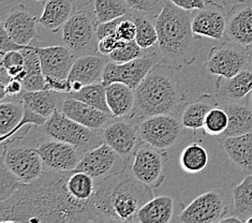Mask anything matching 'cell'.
<instances>
[{
  "instance_id": "1",
  "label": "cell",
  "mask_w": 252,
  "mask_h": 223,
  "mask_svg": "<svg viewBox=\"0 0 252 223\" xmlns=\"http://www.w3.org/2000/svg\"><path fill=\"white\" fill-rule=\"evenodd\" d=\"M95 190L97 183L85 172L44 170L0 202V223L94 222Z\"/></svg>"
},
{
  "instance_id": "13",
  "label": "cell",
  "mask_w": 252,
  "mask_h": 223,
  "mask_svg": "<svg viewBox=\"0 0 252 223\" xmlns=\"http://www.w3.org/2000/svg\"><path fill=\"white\" fill-rule=\"evenodd\" d=\"M227 205L223 194L207 191L195 197L175 219L181 223H215L227 216Z\"/></svg>"
},
{
  "instance_id": "18",
  "label": "cell",
  "mask_w": 252,
  "mask_h": 223,
  "mask_svg": "<svg viewBox=\"0 0 252 223\" xmlns=\"http://www.w3.org/2000/svg\"><path fill=\"white\" fill-rule=\"evenodd\" d=\"M223 40L247 49H252V7L245 1L227 11Z\"/></svg>"
},
{
  "instance_id": "15",
  "label": "cell",
  "mask_w": 252,
  "mask_h": 223,
  "mask_svg": "<svg viewBox=\"0 0 252 223\" xmlns=\"http://www.w3.org/2000/svg\"><path fill=\"white\" fill-rule=\"evenodd\" d=\"M102 137L103 143L129 161L143 142L137 124L128 118H114L102 130Z\"/></svg>"
},
{
  "instance_id": "11",
  "label": "cell",
  "mask_w": 252,
  "mask_h": 223,
  "mask_svg": "<svg viewBox=\"0 0 252 223\" xmlns=\"http://www.w3.org/2000/svg\"><path fill=\"white\" fill-rule=\"evenodd\" d=\"M1 160L24 184L34 182L44 172L37 149L25 144L9 146L7 143H1Z\"/></svg>"
},
{
  "instance_id": "39",
  "label": "cell",
  "mask_w": 252,
  "mask_h": 223,
  "mask_svg": "<svg viewBox=\"0 0 252 223\" xmlns=\"http://www.w3.org/2000/svg\"><path fill=\"white\" fill-rule=\"evenodd\" d=\"M24 183L12 173L1 160L0 164V202L7 200Z\"/></svg>"
},
{
  "instance_id": "52",
  "label": "cell",
  "mask_w": 252,
  "mask_h": 223,
  "mask_svg": "<svg viewBox=\"0 0 252 223\" xmlns=\"http://www.w3.org/2000/svg\"><path fill=\"white\" fill-rule=\"evenodd\" d=\"M245 1H248V0H222V4L224 5L225 9H231L234 5H236L238 3H242Z\"/></svg>"
},
{
  "instance_id": "55",
  "label": "cell",
  "mask_w": 252,
  "mask_h": 223,
  "mask_svg": "<svg viewBox=\"0 0 252 223\" xmlns=\"http://www.w3.org/2000/svg\"><path fill=\"white\" fill-rule=\"evenodd\" d=\"M245 223H252V216L251 217H249V218L246 220V222Z\"/></svg>"
},
{
  "instance_id": "20",
  "label": "cell",
  "mask_w": 252,
  "mask_h": 223,
  "mask_svg": "<svg viewBox=\"0 0 252 223\" xmlns=\"http://www.w3.org/2000/svg\"><path fill=\"white\" fill-rule=\"evenodd\" d=\"M61 111L74 122L94 130H103L114 119L110 114L97 107L68 97L63 100Z\"/></svg>"
},
{
  "instance_id": "44",
  "label": "cell",
  "mask_w": 252,
  "mask_h": 223,
  "mask_svg": "<svg viewBox=\"0 0 252 223\" xmlns=\"http://www.w3.org/2000/svg\"><path fill=\"white\" fill-rule=\"evenodd\" d=\"M125 43H127V42H125L119 38L116 32L107 35V37L99 40L98 42L99 55L107 57L109 55H111L114 51H116L117 49H119V47L123 46Z\"/></svg>"
},
{
  "instance_id": "30",
  "label": "cell",
  "mask_w": 252,
  "mask_h": 223,
  "mask_svg": "<svg viewBox=\"0 0 252 223\" xmlns=\"http://www.w3.org/2000/svg\"><path fill=\"white\" fill-rule=\"evenodd\" d=\"M24 56H25V70L26 76L24 78L23 86L24 90L28 92H38V90L47 89L45 76L43 74L41 67V62L39 54L35 50V45H28L26 49L22 50Z\"/></svg>"
},
{
  "instance_id": "14",
  "label": "cell",
  "mask_w": 252,
  "mask_h": 223,
  "mask_svg": "<svg viewBox=\"0 0 252 223\" xmlns=\"http://www.w3.org/2000/svg\"><path fill=\"white\" fill-rule=\"evenodd\" d=\"M35 149L43 162L44 170L54 172L75 170L84 155L83 150L77 147L54 138L40 142Z\"/></svg>"
},
{
  "instance_id": "25",
  "label": "cell",
  "mask_w": 252,
  "mask_h": 223,
  "mask_svg": "<svg viewBox=\"0 0 252 223\" xmlns=\"http://www.w3.org/2000/svg\"><path fill=\"white\" fill-rule=\"evenodd\" d=\"M219 105L224 108L229 116L227 129L219 138L237 136L252 132V107L250 104L241 103V101H219Z\"/></svg>"
},
{
  "instance_id": "47",
  "label": "cell",
  "mask_w": 252,
  "mask_h": 223,
  "mask_svg": "<svg viewBox=\"0 0 252 223\" xmlns=\"http://www.w3.org/2000/svg\"><path fill=\"white\" fill-rule=\"evenodd\" d=\"M27 46L21 45L19 43H16L15 41L12 40L9 37L7 32L4 30V28L1 26V32H0V53H1V56L4 55L5 53L11 52V51H22L24 49H26Z\"/></svg>"
},
{
  "instance_id": "24",
  "label": "cell",
  "mask_w": 252,
  "mask_h": 223,
  "mask_svg": "<svg viewBox=\"0 0 252 223\" xmlns=\"http://www.w3.org/2000/svg\"><path fill=\"white\" fill-rule=\"evenodd\" d=\"M65 97H67V94L57 93L51 89L38 90V92L23 90L16 100H21L24 105L32 108L41 116L50 118L54 112L62 110L63 102Z\"/></svg>"
},
{
  "instance_id": "8",
  "label": "cell",
  "mask_w": 252,
  "mask_h": 223,
  "mask_svg": "<svg viewBox=\"0 0 252 223\" xmlns=\"http://www.w3.org/2000/svg\"><path fill=\"white\" fill-rule=\"evenodd\" d=\"M129 165V160L103 143L84 153L75 170L85 172L95 180V183H99L127 171Z\"/></svg>"
},
{
  "instance_id": "41",
  "label": "cell",
  "mask_w": 252,
  "mask_h": 223,
  "mask_svg": "<svg viewBox=\"0 0 252 223\" xmlns=\"http://www.w3.org/2000/svg\"><path fill=\"white\" fill-rule=\"evenodd\" d=\"M47 119L49 118L41 116L40 114L35 113L34 111L32 110V108H29L28 106L24 105V115H23L21 123L17 125L15 128L10 132V133L1 135V137H0V142L3 143V142H7V141L11 140V137H14V135L17 133V132H19L22 128H24V127H26V126H35L40 128V127L44 126Z\"/></svg>"
},
{
  "instance_id": "17",
  "label": "cell",
  "mask_w": 252,
  "mask_h": 223,
  "mask_svg": "<svg viewBox=\"0 0 252 223\" xmlns=\"http://www.w3.org/2000/svg\"><path fill=\"white\" fill-rule=\"evenodd\" d=\"M38 17L33 15L25 4H17L11 8L8 15L2 20L1 26L12 40L27 46L38 38Z\"/></svg>"
},
{
  "instance_id": "35",
  "label": "cell",
  "mask_w": 252,
  "mask_h": 223,
  "mask_svg": "<svg viewBox=\"0 0 252 223\" xmlns=\"http://www.w3.org/2000/svg\"><path fill=\"white\" fill-rule=\"evenodd\" d=\"M131 12L125 0H94V13L98 24L129 15Z\"/></svg>"
},
{
  "instance_id": "7",
  "label": "cell",
  "mask_w": 252,
  "mask_h": 223,
  "mask_svg": "<svg viewBox=\"0 0 252 223\" xmlns=\"http://www.w3.org/2000/svg\"><path fill=\"white\" fill-rule=\"evenodd\" d=\"M137 128L143 142L160 150L176 146L186 134L181 119L173 114H159L144 118L137 123Z\"/></svg>"
},
{
  "instance_id": "22",
  "label": "cell",
  "mask_w": 252,
  "mask_h": 223,
  "mask_svg": "<svg viewBox=\"0 0 252 223\" xmlns=\"http://www.w3.org/2000/svg\"><path fill=\"white\" fill-rule=\"evenodd\" d=\"M218 144L234 164L246 174H252V132L218 138Z\"/></svg>"
},
{
  "instance_id": "6",
  "label": "cell",
  "mask_w": 252,
  "mask_h": 223,
  "mask_svg": "<svg viewBox=\"0 0 252 223\" xmlns=\"http://www.w3.org/2000/svg\"><path fill=\"white\" fill-rule=\"evenodd\" d=\"M98 22L91 11L82 9L72 14L63 28V41L77 57L98 53Z\"/></svg>"
},
{
  "instance_id": "5",
  "label": "cell",
  "mask_w": 252,
  "mask_h": 223,
  "mask_svg": "<svg viewBox=\"0 0 252 223\" xmlns=\"http://www.w3.org/2000/svg\"><path fill=\"white\" fill-rule=\"evenodd\" d=\"M40 128L49 138L69 143L84 153L103 144L102 130L91 129L76 123L59 110L54 112Z\"/></svg>"
},
{
  "instance_id": "43",
  "label": "cell",
  "mask_w": 252,
  "mask_h": 223,
  "mask_svg": "<svg viewBox=\"0 0 252 223\" xmlns=\"http://www.w3.org/2000/svg\"><path fill=\"white\" fill-rule=\"evenodd\" d=\"M130 14L126 15L124 19L119 22L116 29L117 35L125 42L133 41L135 40L136 37V25Z\"/></svg>"
},
{
  "instance_id": "51",
  "label": "cell",
  "mask_w": 252,
  "mask_h": 223,
  "mask_svg": "<svg viewBox=\"0 0 252 223\" xmlns=\"http://www.w3.org/2000/svg\"><path fill=\"white\" fill-rule=\"evenodd\" d=\"M219 223H244L241 218H238L236 215H230L225 216L224 218H222Z\"/></svg>"
},
{
  "instance_id": "29",
  "label": "cell",
  "mask_w": 252,
  "mask_h": 223,
  "mask_svg": "<svg viewBox=\"0 0 252 223\" xmlns=\"http://www.w3.org/2000/svg\"><path fill=\"white\" fill-rule=\"evenodd\" d=\"M174 200L171 196H154L137 213L135 222L169 223L173 219Z\"/></svg>"
},
{
  "instance_id": "40",
  "label": "cell",
  "mask_w": 252,
  "mask_h": 223,
  "mask_svg": "<svg viewBox=\"0 0 252 223\" xmlns=\"http://www.w3.org/2000/svg\"><path fill=\"white\" fill-rule=\"evenodd\" d=\"M143 55V49L136 43V41H130L125 43L123 46L119 47L116 51H114L111 55H109L110 62L117 63V64H124L131 62L136 58H140Z\"/></svg>"
},
{
  "instance_id": "16",
  "label": "cell",
  "mask_w": 252,
  "mask_h": 223,
  "mask_svg": "<svg viewBox=\"0 0 252 223\" xmlns=\"http://www.w3.org/2000/svg\"><path fill=\"white\" fill-rule=\"evenodd\" d=\"M194 12L191 26L195 35L218 41L223 40L227 20V12L223 4L215 0H207L205 7Z\"/></svg>"
},
{
  "instance_id": "34",
  "label": "cell",
  "mask_w": 252,
  "mask_h": 223,
  "mask_svg": "<svg viewBox=\"0 0 252 223\" xmlns=\"http://www.w3.org/2000/svg\"><path fill=\"white\" fill-rule=\"evenodd\" d=\"M67 97L85 102V103L112 115L106 101V89L102 83L85 85L79 92H71L67 94Z\"/></svg>"
},
{
  "instance_id": "10",
  "label": "cell",
  "mask_w": 252,
  "mask_h": 223,
  "mask_svg": "<svg viewBox=\"0 0 252 223\" xmlns=\"http://www.w3.org/2000/svg\"><path fill=\"white\" fill-rule=\"evenodd\" d=\"M166 160L164 150L142 142L130 160L129 171L141 183L157 189L164 180L163 168Z\"/></svg>"
},
{
  "instance_id": "4",
  "label": "cell",
  "mask_w": 252,
  "mask_h": 223,
  "mask_svg": "<svg viewBox=\"0 0 252 223\" xmlns=\"http://www.w3.org/2000/svg\"><path fill=\"white\" fill-rule=\"evenodd\" d=\"M110 179V203L114 222H135L137 213L155 196L154 189L125 171Z\"/></svg>"
},
{
  "instance_id": "33",
  "label": "cell",
  "mask_w": 252,
  "mask_h": 223,
  "mask_svg": "<svg viewBox=\"0 0 252 223\" xmlns=\"http://www.w3.org/2000/svg\"><path fill=\"white\" fill-rule=\"evenodd\" d=\"M131 17L136 25L135 41L143 50H149L158 43V32L155 17L132 11Z\"/></svg>"
},
{
  "instance_id": "48",
  "label": "cell",
  "mask_w": 252,
  "mask_h": 223,
  "mask_svg": "<svg viewBox=\"0 0 252 223\" xmlns=\"http://www.w3.org/2000/svg\"><path fill=\"white\" fill-rule=\"evenodd\" d=\"M124 17L125 16L119 17V19L113 20V21H109V22H105V23L98 24V26H97L98 40H101V39L107 37V35L115 33L119 22H121L124 19Z\"/></svg>"
},
{
  "instance_id": "56",
  "label": "cell",
  "mask_w": 252,
  "mask_h": 223,
  "mask_svg": "<svg viewBox=\"0 0 252 223\" xmlns=\"http://www.w3.org/2000/svg\"><path fill=\"white\" fill-rule=\"evenodd\" d=\"M34 1H42V2H45L46 0H34Z\"/></svg>"
},
{
  "instance_id": "32",
  "label": "cell",
  "mask_w": 252,
  "mask_h": 223,
  "mask_svg": "<svg viewBox=\"0 0 252 223\" xmlns=\"http://www.w3.org/2000/svg\"><path fill=\"white\" fill-rule=\"evenodd\" d=\"M233 214L244 223L252 216V174L233 188Z\"/></svg>"
},
{
  "instance_id": "12",
  "label": "cell",
  "mask_w": 252,
  "mask_h": 223,
  "mask_svg": "<svg viewBox=\"0 0 252 223\" xmlns=\"http://www.w3.org/2000/svg\"><path fill=\"white\" fill-rule=\"evenodd\" d=\"M159 54L152 53L124 64L109 62L104 70L102 84L106 86L109 84L118 82L126 84L135 90L152 69L159 63Z\"/></svg>"
},
{
  "instance_id": "27",
  "label": "cell",
  "mask_w": 252,
  "mask_h": 223,
  "mask_svg": "<svg viewBox=\"0 0 252 223\" xmlns=\"http://www.w3.org/2000/svg\"><path fill=\"white\" fill-rule=\"evenodd\" d=\"M73 10L75 9L72 0H46L39 24L49 32L57 33L70 20Z\"/></svg>"
},
{
  "instance_id": "53",
  "label": "cell",
  "mask_w": 252,
  "mask_h": 223,
  "mask_svg": "<svg viewBox=\"0 0 252 223\" xmlns=\"http://www.w3.org/2000/svg\"><path fill=\"white\" fill-rule=\"evenodd\" d=\"M249 69L252 71V49L250 52V62H249Z\"/></svg>"
},
{
  "instance_id": "45",
  "label": "cell",
  "mask_w": 252,
  "mask_h": 223,
  "mask_svg": "<svg viewBox=\"0 0 252 223\" xmlns=\"http://www.w3.org/2000/svg\"><path fill=\"white\" fill-rule=\"evenodd\" d=\"M23 83L19 80H16V78H11L4 86H1V97L0 98H1V101L5 100V98L16 100L17 97L23 93Z\"/></svg>"
},
{
  "instance_id": "36",
  "label": "cell",
  "mask_w": 252,
  "mask_h": 223,
  "mask_svg": "<svg viewBox=\"0 0 252 223\" xmlns=\"http://www.w3.org/2000/svg\"><path fill=\"white\" fill-rule=\"evenodd\" d=\"M24 115V103L21 100L1 101L0 104V134L4 135L21 123Z\"/></svg>"
},
{
  "instance_id": "49",
  "label": "cell",
  "mask_w": 252,
  "mask_h": 223,
  "mask_svg": "<svg viewBox=\"0 0 252 223\" xmlns=\"http://www.w3.org/2000/svg\"><path fill=\"white\" fill-rule=\"evenodd\" d=\"M176 7L186 11H197L205 7L207 0H170Z\"/></svg>"
},
{
  "instance_id": "3",
  "label": "cell",
  "mask_w": 252,
  "mask_h": 223,
  "mask_svg": "<svg viewBox=\"0 0 252 223\" xmlns=\"http://www.w3.org/2000/svg\"><path fill=\"white\" fill-rule=\"evenodd\" d=\"M176 71L161 63L156 64L135 89L133 111L127 118L137 124L159 114L181 116L188 104V89Z\"/></svg>"
},
{
  "instance_id": "46",
  "label": "cell",
  "mask_w": 252,
  "mask_h": 223,
  "mask_svg": "<svg viewBox=\"0 0 252 223\" xmlns=\"http://www.w3.org/2000/svg\"><path fill=\"white\" fill-rule=\"evenodd\" d=\"M47 89L54 90V92L69 94L72 92V85L69 78H59L54 76H45Z\"/></svg>"
},
{
  "instance_id": "2",
  "label": "cell",
  "mask_w": 252,
  "mask_h": 223,
  "mask_svg": "<svg viewBox=\"0 0 252 223\" xmlns=\"http://www.w3.org/2000/svg\"><path fill=\"white\" fill-rule=\"evenodd\" d=\"M194 11H186L166 0L163 9L156 16L158 32L159 63L181 70L195 63L203 40L192 32Z\"/></svg>"
},
{
  "instance_id": "26",
  "label": "cell",
  "mask_w": 252,
  "mask_h": 223,
  "mask_svg": "<svg viewBox=\"0 0 252 223\" xmlns=\"http://www.w3.org/2000/svg\"><path fill=\"white\" fill-rule=\"evenodd\" d=\"M106 101L114 118H127L133 111L135 90L123 83H112L105 86Z\"/></svg>"
},
{
  "instance_id": "42",
  "label": "cell",
  "mask_w": 252,
  "mask_h": 223,
  "mask_svg": "<svg viewBox=\"0 0 252 223\" xmlns=\"http://www.w3.org/2000/svg\"><path fill=\"white\" fill-rule=\"evenodd\" d=\"M132 11L153 16L156 19L163 9L166 0H125Z\"/></svg>"
},
{
  "instance_id": "54",
  "label": "cell",
  "mask_w": 252,
  "mask_h": 223,
  "mask_svg": "<svg viewBox=\"0 0 252 223\" xmlns=\"http://www.w3.org/2000/svg\"><path fill=\"white\" fill-rule=\"evenodd\" d=\"M249 96H250V98H249V104H250V106L252 107V92L250 93Z\"/></svg>"
},
{
  "instance_id": "21",
  "label": "cell",
  "mask_w": 252,
  "mask_h": 223,
  "mask_svg": "<svg viewBox=\"0 0 252 223\" xmlns=\"http://www.w3.org/2000/svg\"><path fill=\"white\" fill-rule=\"evenodd\" d=\"M105 57L95 54L77 57L68 76L70 82H79L84 86L102 83L105 67L110 62Z\"/></svg>"
},
{
  "instance_id": "19",
  "label": "cell",
  "mask_w": 252,
  "mask_h": 223,
  "mask_svg": "<svg viewBox=\"0 0 252 223\" xmlns=\"http://www.w3.org/2000/svg\"><path fill=\"white\" fill-rule=\"evenodd\" d=\"M34 45L39 54L44 76L68 78L72 65L77 58L68 46L54 45L42 47L38 44V39H35Z\"/></svg>"
},
{
  "instance_id": "38",
  "label": "cell",
  "mask_w": 252,
  "mask_h": 223,
  "mask_svg": "<svg viewBox=\"0 0 252 223\" xmlns=\"http://www.w3.org/2000/svg\"><path fill=\"white\" fill-rule=\"evenodd\" d=\"M1 67L5 69L11 78L21 82L26 76L25 56L22 51H11L1 56Z\"/></svg>"
},
{
  "instance_id": "9",
  "label": "cell",
  "mask_w": 252,
  "mask_h": 223,
  "mask_svg": "<svg viewBox=\"0 0 252 223\" xmlns=\"http://www.w3.org/2000/svg\"><path fill=\"white\" fill-rule=\"evenodd\" d=\"M251 49L225 42L215 46L204 64V71L208 75L229 78L239 72L249 69Z\"/></svg>"
},
{
  "instance_id": "31",
  "label": "cell",
  "mask_w": 252,
  "mask_h": 223,
  "mask_svg": "<svg viewBox=\"0 0 252 223\" xmlns=\"http://www.w3.org/2000/svg\"><path fill=\"white\" fill-rule=\"evenodd\" d=\"M209 156L206 148L200 143L193 142L186 146L179 156V164L186 173L197 174L205 170Z\"/></svg>"
},
{
  "instance_id": "28",
  "label": "cell",
  "mask_w": 252,
  "mask_h": 223,
  "mask_svg": "<svg viewBox=\"0 0 252 223\" xmlns=\"http://www.w3.org/2000/svg\"><path fill=\"white\" fill-rule=\"evenodd\" d=\"M219 105L218 98L213 95H203L199 99L190 102L181 114V122L187 130L203 129L208 112Z\"/></svg>"
},
{
  "instance_id": "23",
  "label": "cell",
  "mask_w": 252,
  "mask_h": 223,
  "mask_svg": "<svg viewBox=\"0 0 252 223\" xmlns=\"http://www.w3.org/2000/svg\"><path fill=\"white\" fill-rule=\"evenodd\" d=\"M252 92V71L245 69L229 78L217 77L216 97L219 101H242Z\"/></svg>"
},
{
  "instance_id": "37",
  "label": "cell",
  "mask_w": 252,
  "mask_h": 223,
  "mask_svg": "<svg viewBox=\"0 0 252 223\" xmlns=\"http://www.w3.org/2000/svg\"><path fill=\"white\" fill-rule=\"evenodd\" d=\"M227 126H229L227 113L224 111L223 107L217 105L208 112L205 118V123H204L203 130L208 135L220 137L227 129Z\"/></svg>"
},
{
  "instance_id": "50",
  "label": "cell",
  "mask_w": 252,
  "mask_h": 223,
  "mask_svg": "<svg viewBox=\"0 0 252 223\" xmlns=\"http://www.w3.org/2000/svg\"><path fill=\"white\" fill-rule=\"evenodd\" d=\"M72 2L74 4V9L76 11H79L88 7L89 4L94 2V0H72Z\"/></svg>"
}]
</instances>
